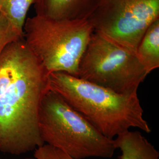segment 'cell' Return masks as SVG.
Instances as JSON below:
<instances>
[{
	"label": "cell",
	"instance_id": "6da1fadb",
	"mask_svg": "<svg viewBox=\"0 0 159 159\" xmlns=\"http://www.w3.org/2000/svg\"><path fill=\"white\" fill-rule=\"evenodd\" d=\"M48 75L23 37L0 54V151L18 155L45 144L38 119Z\"/></svg>",
	"mask_w": 159,
	"mask_h": 159
},
{
	"label": "cell",
	"instance_id": "7a4b0ae2",
	"mask_svg": "<svg viewBox=\"0 0 159 159\" xmlns=\"http://www.w3.org/2000/svg\"><path fill=\"white\" fill-rule=\"evenodd\" d=\"M48 88L108 139H114L132 127L151 131L137 93H117L61 72L49 73Z\"/></svg>",
	"mask_w": 159,
	"mask_h": 159
},
{
	"label": "cell",
	"instance_id": "3957f363",
	"mask_svg": "<svg viewBox=\"0 0 159 159\" xmlns=\"http://www.w3.org/2000/svg\"><path fill=\"white\" fill-rule=\"evenodd\" d=\"M39 130L43 142L74 159L111 158L117 149L114 139L99 132L61 96L48 90L40 107Z\"/></svg>",
	"mask_w": 159,
	"mask_h": 159
},
{
	"label": "cell",
	"instance_id": "277c9868",
	"mask_svg": "<svg viewBox=\"0 0 159 159\" xmlns=\"http://www.w3.org/2000/svg\"><path fill=\"white\" fill-rule=\"evenodd\" d=\"M93 31L88 19L57 20L35 15L26 19L23 38L49 73L78 77L80 63Z\"/></svg>",
	"mask_w": 159,
	"mask_h": 159
},
{
	"label": "cell",
	"instance_id": "5b68a950",
	"mask_svg": "<svg viewBox=\"0 0 159 159\" xmlns=\"http://www.w3.org/2000/svg\"><path fill=\"white\" fill-rule=\"evenodd\" d=\"M148 75L135 53L94 31L80 63L78 77L128 95L137 93Z\"/></svg>",
	"mask_w": 159,
	"mask_h": 159
},
{
	"label": "cell",
	"instance_id": "8992f818",
	"mask_svg": "<svg viewBox=\"0 0 159 159\" xmlns=\"http://www.w3.org/2000/svg\"><path fill=\"white\" fill-rule=\"evenodd\" d=\"M159 19V0H100L88 20L97 31L135 53L148 27Z\"/></svg>",
	"mask_w": 159,
	"mask_h": 159
},
{
	"label": "cell",
	"instance_id": "52a82bcc",
	"mask_svg": "<svg viewBox=\"0 0 159 159\" xmlns=\"http://www.w3.org/2000/svg\"><path fill=\"white\" fill-rule=\"evenodd\" d=\"M116 148L121 151L120 159H159V153L140 132L127 131L116 137ZM36 159H74L62 150L48 144L35 149Z\"/></svg>",
	"mask_w": 159,
	"mask_h": 159
},
{
	"label": "cell",
	"instance_id": "ba28073f",
	"mask_svg": "<svg viewBox=\"0 0 159 159\" xmlns=\"http://www.w3.org/2000/svg\"><path fill=\"white\" fill-rule=\"evenodd\" d=\"M100 0H35L37 15L57 20L88 19Z\"/></svg>",
	"mask_w": 159,
	"mask_h": 159
},
{
	"label": "cell",
	"instance_id": "9c48e42d",
	"mask_svg": "<svg viewBox=\"0 0 159 159\" xmlns=\"http://www.w3.org/2000/svg\"><path fill=\"white\" fill-rule=\"evenodd\" d=\"M136 54L148 74L159 67V19L148 27Z\"/></svg>",
	"mask_w": 159,
	"mask_h": 159
},
{
	"label": "cell",
	"instance_id": "30bf717a",
	"mask_svg": "<svg viewBox=\"0 0 159 159\" xmlns=\"http://www.w3.org/2000/svg\"><path fill=\"white\" fill-rule=\"evenodd\" d=\"M35 0H0V12L23 34L27 13Z\"/></svg>",
	"mask_w": 159,
	"mask_h": 159
},
{
	"label": "cell",
	"instance_id": "8fae6325",
	"mask_svg": "<svg viewBox=\"0 0 159 159\" xmlns=\"http://www.w3.org/2000/svg\"><path fill=\"white\" fill-rule=\"evenodd\" d=\"M23 37V34L0 12V54L9 44Z\"/></svg>",
	"mask_w": 159,
	"mask_h": 159
},
{
	"label": "cell",
	"instance_id": "7c38bea8",
	"mask_svg": "<svg viewBox=\"0 0 159 159\" xmlns=\"http://www.w3.org/2000/svg\"><path fill=\"white\" fill-rule=\"evenodd\" d=\"M36 159V158H25V159Z\"/></svg>",
	"mask_w": 159,
	"mask_h": 159
}]
</instances>
